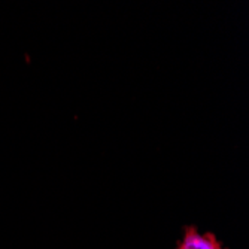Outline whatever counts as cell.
Listing matches in <instances>:
<instances>
[{"label": "cell", "instance_id": "1", "mask_svg": "<svg viewBox=\"0 0 249 249\" xmlns=\"http://www.w3.org/2000/svg\"><path fill=\"white\" fill-rule=\"evenodd\" d=\"M176 249H227L218 240V237L208 231L200 233L194 225L184 229V236L178 242Z\"/></svg>", "mask_w": 249, "mask_h": 249}]
</instances>
